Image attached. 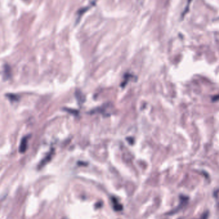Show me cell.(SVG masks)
Here are the masks:
<instances>
[{
    "label": "cell",
    "instance_id": "1",
    "mask_svg": "<svg viewBox=\"0 0 219 219\" xmlns=\"http://www.w3.org/2000/svg\"><path fill=\"white\" fill-rule=\"evenodd\" d=\"M28 138L29 137H24L21 142L20 144V147H19V152L21 153H23L26 152V149L28 147Z\"/></svg>",
    "mask_w": 219,
    "mask_h": 219
},
{
    "label": "cell",
    "instance_id": "2",
    "mask_svg": "<svg viewBox=\"0 0 219 219\" xmlns=\"http://www.w3.org/2000/svg\"><path fill=\"white\" fill-rule=\"evenodd\" d=\"M180 201H181L180 205H179V206L176 209V210L174 212V213L178 212V210H179V209L183 208L186 204H187L188 202V198H187V197L185 195H180Z\"/></svg>",
    "mask_w": 219,
    "mask_h": 219
},
{
    "label": "cell",
    "instance_id": "3",
    "mask_svg": "<svg viewBox=\"0 0 219 219\" xmlns=\"http://www.w3.org/2000/svg\"><path fill=\"white\" fill-rule=\"evenodd\" d=\"M112 204L113 206V208H114L115 210H116V211H121V210H122V205L120 204V203L117 201L116 198H112Z\"/></svg>",
    "mask_w": 219,
    "mask_h": 219
},
{
    "label": "cell",
    "instance_id": "4",
    "mask_svg": "<svg viewBox=\"0 0 219 219\" xmlns=\"http://www.w3.org/2000/svg\"><path fill=\"white\" fill-rule=\"evenodd\" d=\"M7 96L12 101H18L19 100V96L15 95V94H7Z\"/></svg>",
    "mask_w": 219,
    "mask_h": 219
},
{
    "label": "cell",
    "instance_id": "5",
    "mask_svg": "<svg viewBox=\"0 0 219 219\" xmlns=\"http://www.w3.org/2000/svg\"><path fill=\"white\" fill-rule=\"evenodd\" d=\"M214 197L215 198L217 204L219 206V188L214 192Z\"/></svg>",
    "mask_w": 219,
    "mask_h": 219
},
{
    "label": "cell",
    "instance_id": "6",
    "mask_svg": "<svg viewBox=\"0 0 219 219\" xmlns=\"http://www.w3.org/2000/svg\"><path fill=\"white\" fill-rule=\"evenodd\" d=\"M208 212H204L203 214V215L202 216H201V218L200 219H208Z\"/></svg>",
    "mask_w": 219,
    "mask_h": 219
}]
</instances>
